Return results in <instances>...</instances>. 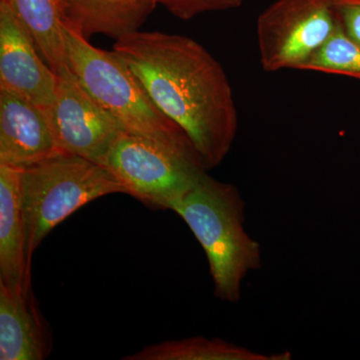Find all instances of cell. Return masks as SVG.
Returning <instances> with one entry per match:
<instances>
[{
  "instance_id": "cell-13",
  "label": "cell",
  "mask_w": 360,
  "mask_h": 360,
  "mask_svg": "<svg viewBox=\"0 0 360 360\" xmlns=\"http://www.w3.org/2000/svg\"><path fill=\"white\" fill-rule=\"evenodd\" d=\"M26 28L39 53L58 75L68 66L63 25L68 22L65 0H0Z\"/></svg>"
},
{
  "instance_id": "cell-8",
  "label": "cell",
  "mask_w": 360,
  "mask_h": 360,
  "mask_svg": "<svg viewBox=\"0 0 360 360\" xmlns=\"http://www.w3.org/2000/svg\"><path fill=\"white\" fill-rule=\"evenodd\" d=\"M37 51L25 26L0 1V89L44 110L56 101L58 77Z\"/></svg>"
},
{
  "instance_id": "cell-3",
  "label": "cell",
  "mask_w": 360,
  "mask_h": 360,
  "mask_svg": "<svg viewBox=\"0 0 360 360\" xmlns=\"http://www.w3.org/2000/svg\"><path fill=\"white\" fill-rule=\"evenodd\" d=\"M63 39L71 71L124 131L165 143L194 148L188 135L158 110L139 78L115 51L90 44L68 22L63 25Z\"/></svg>"
},
{
  "instance_id": "cell-4",
  "label": "cell",
  "mask_w": 360,
  "mask_h": 360,
  "mask_svg": "<svg viewBox=\"0 0 360 360\" xmlns=\"http://www.w3.org/2000/svg\"><path fill=\"white\" fill-rule=\"evenodd\" d=\"M115 193H125L112 172L82 156L56 151L23 168L21 200L26 229V252L34 251L61 222L87 203Z\"/></svg>"
},
{
  "instance_id": "cell-15",
  "label": "cell",
  "mask_w": 360,
  "mask_h": 360,
  "mask_svg": "<svg viewBox=\"0 0 360 360\" xmlns=\"http://www.w3.org/2000/svg\"><path fill=\"white\" fill-rule=\"evenodd\" d=\"M302 70L319 71L360 79V44L352 39L341 23Z\"/></svg>"
},
{
  "instance_id": "cell-11",
  "label": "cell",
  "mask_w": 360,
  "mask_h": 360,
  "mask_svg": "<svg viewBox=\"0 0 360 360\" xmlns=\"http://www.w3.org/2000/svg\"><path fill=\"white\" fill-rule=\"evenodd\" d=\"M23 168L0 163V283L21 292L32 290L21 200Z\"/></svg>"
},
{
  "instance_id": "cell-14",
  "label": "cell",
  "mask_w": 360,
  "mask_h": 360,
  "mask_svg": "<svg viewBox=\"0 0 360 360\" xmlns=\"http://www.w3.org/2000/svg\"><path fill=\"white\" fill-rule=\"evenodd\" d=\"M290 352L266 355L221 338L203 336L165 340L148 345L123 360H290Z\"/></svg>"
},
{
  "instance_id": "cell-17",
  "label": "cell",
  "mask_w": 360,
  "mask_h": 360,
  "mask_svg": "<svg viewBox=\"0 0 360 360\" xmlns=\"http://www.w3.org/2000/svg\"><path fill=\"white\" fill-rule=\"evenodd\" d=\"M335 6L343 30L360 44V0H335Z\"/></svg>"
},
{
  "instance_id": "cell-12",
  "label": "cell",
  "mask_w": 360,
  "mask_h": 360,
  "mask_svg": "<svg viewBox=\"0 0 360 360\" xmlns=\"http://www.w3.org/2000/svg\"><path fill=\"white\" fill-rule=\"evenodd\" d=\"M68 22L85 39L104 34L116 40L139 32L158 6L155 0H65Z\"/></svg>"
},
{
  "instance_id": "cell-6",
  "label": "cell",
  "mask_w": 360,
  "mask_h": 360,
  "mask_svg": "<svg viewBox=\"0 0 360 360\" xmlns=\"http://www.w3.org/2000/svg\"><path fill=\"white\" fill-rule=\"evenodd\" d=\"M340 25L335 0H276L258 16L262 68L302 70Z\"/></svg>"
},
{
  "instance_id": "cell-10",
  "label": "cell",
  "mask_w": 360,
  "mask_h": 360,
  "mask_svg": "<svg viewBox=\"0 0 360 360\" xmlns=\"http://www.w3.org/2000/svg\"><path fill=\"white\" fill-rule=\"evenodd\" d=\"M53 340L32 290L21 292L0 283V359L44 360Z\"/></svg>"
},
{
  "instance_id": "cell-9",
  "label": "cell",
  "mask_w": 360,
  "mask_h": 360,
  "mask_svg": "<svg viewBox=\"0 0 360 360\" xmlns=\"http://www.w3.org/2000/svg\"><path fill=\"white\" fill-rule=\"evenodd\" d=\"M56 151L44 110L0 89V163L25 168Z\"/></svg>"
},
{
  "instance_id": "cell-2",
  "label": "cell",
  "mask_w": 360,
  "mask_h": 360,
  "mask_svg": "<svg viewBox=\"0 0 360 360\" xmlns=\"http://www.w3.org/2000/svg\"><path fill=\"white\" fill-rule=\"evenodd\" d=\"M172 210L202 246L214 295L222 302H239L243 279L262 267V252L245 231V202L238 187L206 174Z\"/></svg>"
},
{
  "instance_id": "cell-7",
  "label": "cell",
  "mask_w": 360,
  "mask_h": 360,
  "mask_svg": "<svg viewBox=\"0 0 360 360\" xmlns=\"http://www.w3.org/2000/svg\"><path fill=\"white\" fill-rule=\"evenodd\" d=\"M58 77L56 101L44 110L56 148L103 165L124 129L84 89L70 66Z\"/></svg>"
},
{
  "instance_id": "cell-5",
  "label": "cell",
  "mask_w": 360,
  "mask_h": 360,
  "mask_svg": "<svg viewBox=\"0 0 360 360\" xmlns=\"http://www.w3.org/2000/svg\"><path fill=\"white\" fill-rule=\"evenodd\" d=\"M103 165L122 184L125 194L155 210H172L208 172L193 146L127 131L116 139Z\"/></svg>"
},
{
  "instance_id": "cell-1",
  "label": "cell",
  "mask_w": 360,
  "mask_h": 360,
  "mask_svg": "<svg viewBox=\"0 0 360 360\" xmlns=\"http://www.w3.org/2000/svg\"><path fill=\"white\" fill-rule=\"evenodd\" d=\"M112 51L158 110L188 135L206 169L221 165L238 134V113L212 54L186 35L141 30L116 40Z\"/></svg>"
},
{
  "instance_id": "cell-16",
  "label": "cell",
  "mask_w": 360,
  "mask_h": 360,
  "mask_svg": "<svg viewBox=\"0 0 360 360\" xmlns=\"http://www.w3.org/2000/svg\"><path fill=\"white\" fill-rule=\"evenodd\" d=\"M175 18L191 20L201 13L231 11L243 6V0H155Z\"/></svg>"
}]
</instances>
